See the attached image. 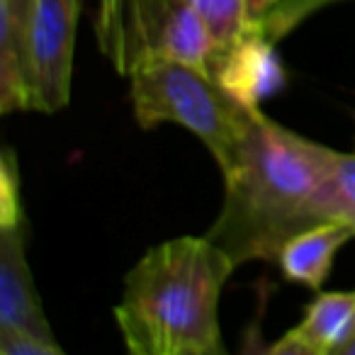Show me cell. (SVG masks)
Wrapping results in <instances>:
<instances>
[{
  "instance_id": "5bb4252c",
  "label": "cell",
  "mask_w": 355,
  "mask_h": 355,
  "mask_svg": "<svg viewBox=\"0 0 355 355\" xmlns=\"http://www.w3.org/2000/svg\"><path fill=\"white\" fill-rule=\"evenodd\" d=\"M59 343L40 338L30 331H0V355H61Z\"/></svg>"
},
{
  "instance_id": "30bf717a",
  "label": "cell",
  "mask_w": 355,
  "mask_h": 355,
  "mask_svg": "<svg viewBox=\"0 0 355 355\" xmlns=\"http://www.w3.org/2000/svg\"><path fill=\"white\" fill-rule=\"evenodd\" d=\"M355 236V229L343 222H321L304 229L282 246L277 256L282 275L297 285L319 290L329 275L338 248Z\"/></svg>"
},
{
  "instance_id": "9c48e42d",
  "label": "cell",
  "mask_w": 355,
  "mask_h": 355,
  "mask_svg": "<svg viewBox=\"0 0 355 355\" xmlns=\"http://www.w3.org/2000/svg\"><path fill=\"white\" fill-rule=\"evenodd\" d=\"M355 314L353 292H321L304 309L302 321L270 345L275 355H331L343 340Z\"/></svg>"
},
{
  "instance_id": "ba28073f",
  "label": "cell",
  "mask_w": 355,
  "mask_h": 355,
  "mask_svg": "<svg viewBox=\"0 0 355 355\" xmlns=\"http://www.w3.org/2000/svg\"><path fill=\"white\" fill-rule=\"evenodd\" d=\"M32 0H0V112L32 110L30 90Z\"/></svg>"
},
{
  "instance_id": "5b68a950",
  "label": "cell",
  "mask_w": 355,
  "mask_h": 355,
  "mask_svg": "<svg viewBox=\"0 0 355 355\" xmlns=\"http://www.w3.org/2000/svg\"><path fill=\"white\" fill-rule=\"evenodd\" d=\"M80 0H32L30 90L32 110L59 112L69 105Z\"/></svg>"
},
{
  "instance_id": "277c9868",
  "label": "cell",
  "mask_w": 355,
  "mask_h": 355,
  "mask_svg": "<svg viewBox=\"0 0 355 355\" xmlns=\"http://www.w3.org/2000/svg\"><path fill=\"white\" fill-rule=\"evenodd\" d=\"M100 35L122 73L146 59H173L212 71L217 54L207 27L188 0H107Z\"/></svg>"
},
{
  "instance_id": "4fadbf2b",
  "label": "cell",
  "mask_w": 355,
  "mask_h": 355,
  "mask_svg": "<svg viewBox=\"0 0 355 355\" xmlns=\"http://www.w3.org/2000/svg\"><path fill=\"white\" fill-rule=\"evenodd\" d=\"M334 0H272L270 6L253 17V25L263 30L272 42L285 37L300 25L304 17H309L314 10L329 6Z\"/></svg>"
},
{
  "instance_id": "52a82bcc",
  "label": "cell",
  "mask_w": 355,
  "mask_h": 355,
  "mask_svg": "<svg viewBox=\"0 0 355 355\" xmlns=\"http://www.w3.org/2000/svg\"><path fill=\"white\" fill-rule=\"evenodd\" d=\"M209 73L229 98L246 110H258L287 80L275 42L256 25L232 46L214 54Z\"/></svg>"
},
{
  "instance_id": "8fae6325",
  "label": "cell",
  "mask_w": 355,
  "mask_h": 355,
  "mask_svg": "<svg viewBox=\"0 0 355 355\" xmlns=\"http://www.w3.org/2000/svg\"><path fill=\"white\" fill-rule=\"evenodd\" d=\"M207 27L217 51L232 46L253 27L251 0H188Z\"/></svg>"
},
{
  "instance_id": "2e32d148",
  "label": "cell",
  "mask_w": 355,
  "mask_h": 355,
  "mask_svg": "<svg viewBox=\"0 0 355 355\" xmlns=\"http://www.w3.org/2000/svg\"><path fill=\"white\" fill-rule=\"evenodd\" d=\"M272 0H251V10H253V17L261 15L263 10H266L268 6H270Z\"/></svg>"
},
{
  "instance_id": "7c38bea8",
  "label": "cell",
  "mask_w": 355,
  "mask_h": 355,
  "mask_svg": "<svg viewBox=\"0 0 355 355\" xmlns=\"http://www.w3.org/2000/svg\"><path fill=\"white\" fill-rule=\"evenodd\" d=\"M324 207L329 222H343L355 229V153L329 148Z\"/></svg>"
},
{
  "instance_id": "8992f818",
  "label": "cell",
  "mask_w": 355,
  "mask_h": 355,
  "mask_svg": "<svg viewBox=\"0 0 355 355\" xmlns=\"http://www.w3.org/2000/svg\"><path fill=\"white\" fill-rule=\"evenodd\" d=\"M0 331H30L56 343L27 266L22 209L0 212Z\"/></svg>"
},
{
  "instance_id": "9a60e30c",
  "label": "cell",
  "mask_w": 355,
  "mask_h": 355,
  "mask_svg": "<svg viewBox=\"0 0 355 355\" xmlns=\"http://www.w3.org/2000/svg\"><path fill=\"white\" fill-rule=\"evenodd\" d=\"M334 355H355V314H353V319H350L348 331H345L343 340L338 343Z\"/></svg>"
},
{
  "instance_id": "3957f363",
  "label": "cell",
  "mask_w": 355,
  "mask_h": 355,
  "mask_svg": "<svg viewBox=\"0 0 355 355\" xmlns=\"http://www.w3.org/2000/svg\"><path fill=\"white\" fill-rule=\"evenodd\" d=\"M129 76L134 117L144 129L180 124L209 148L219 168L227 163L251 110L229 98L209 71L173 59H146Z\"/></svg>"
},
{
  "instance_id": "7a4b0ae2",
  "label": "cell",
  "mask_w": 355,
  "mask_h": 355,
  "mask_svg": "<svg viewBox=\"0 0 355 355\" xmlns=\"http://www.w3.org/2000/svg\"><path fill=\"white\" fill-rule=\"evenodd\" d=\"M234 258L209 236L148 248L124 277L114 321L134 355H224L219 297Z\"/></svg>"
},
{
  "instance_id": "6da1fadb",
  "label": "cell",
  "mask_w": 355,
  "mask_h": 355,
  "mask_svg": "<svg viewBox=\"0 0 355 355\" xmlns=\"http://www.w3.org/2000/svg\"><path fill=\"white\" fill-rule=\"evenodd\" d=\"M224 205L207 236L234 258L277 261L282 246L326 219L329 146L251 110L222 166Z\"/></svg>"
}]
</instances>
